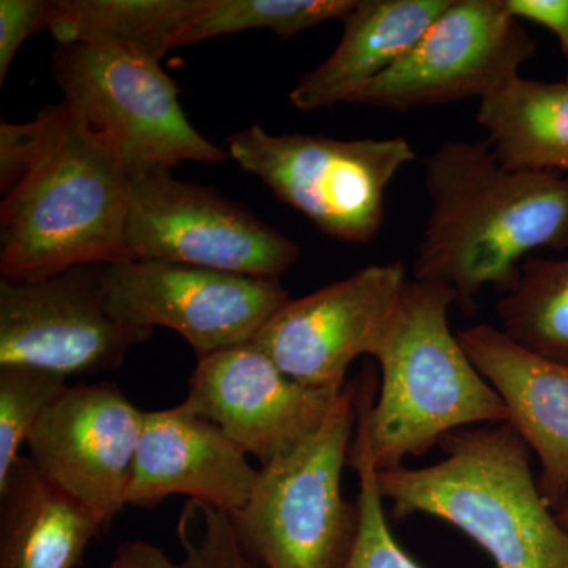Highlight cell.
Masks as SVG:
<instances>
[{"label":"cell","instance_id":"4316f807","mask_svg":"<svg viewBox=\"0 0 568 568\" xmlns=\"http://www.w3.org/2000/svg\"><path fill=\"white\" fill-rule=\"evenodd\" d=\"M48 0H2L0 2V82L22 43L33 33L47 31Z\"/></svg>","mask_w":568,"mask_h":568},{"label":"cell","instance_id":"6da1fadb","mask_svg":"<svg viewBox=\"0 0 568 568\" xmlns=\"http://www.w3.org/2000/svg\"><path fill=\"white\" fill-rule=\"evenodd\" d=\"M432 213L414 280L457 294L466 315L487 286L500 294L532 252L568 248V175L511 171L488 141H447L425 160Z\"/></svg>","mask_w":568,"mask_h":568},{"label":"cell","instance_id":"e0dca14e","mask_svg":"<svg viewBox=\"0 0 568 568\" xmlns=\"http://www.w3.org/2000/svg\"><path fill=\"white\" fill-rule=\"evenodd\" d=\"M450 0H357L343 20L334 52L308 71L290 93L304 112L324 110L351 99L398 62Z\"/></svg>","mask_w":568,"mask_h":568},{"label":"cell","instance_id":"277c9868","mask_svg":"<svg viewBox=\"0 0 568 568\" xmlns=\"http://www.w3.org/2000/svg\"><path fill=\"white\" fill-rule=\"evenodd\" d=\"M130 192L122 164L71 118L43 162L3 196L2 278H44L130 260Z\"/></svg>","mask_w":568,"mask_h":568},{"label":"cell","instance_id":"9c48e42d","mask_svg":"<svg viewBox=\"0 0 568 568\" xmlns=\"http://www.w3.org/2000/svg\"><path fill=\"white\" fill-rule=\"evenodd\" d=\"M536 51L504 0H450L398 62L347 103L403 112L481 100L518 77Z\"/></svg>","mask_w":568,"mask_h":568},{"label":"cell","instance_id":"ffe728a7","mask_svg":"<svg viewBox=\"0 0 568 568\" xmlns=\"http://www.w3.org/2000/svg\"><path fill=\"white\" fill-rule=\"evenodd\" d=\"M204 0H52L47 31L59 44H97L160 62L185 47Z\"/></svg>","mask_w":568,"mask_h":568},{"label":"cell","instance_id":"52a82bcc","mask_svg":"<svg viewBox=\"0 0 568 568\" xmlns=\"http://www.w3.org/2000/svg\"><path fill=\"white\" fill-rule=\"evenodd\" d=\"M242 170L261 179L282 203L321 233L368 244L386 219L388 185L417 153L405 138L342 141L323 134L265 132L253 123L226 140Z\"/></svg>","mask_w":568,"mask_h":568},{"label":"cell","instance_id":"484cf974","mask_svg":"<svg viewBox=\"0 0 568 568\" xmlns=\"http://www.w3.org/2000/svg\"><path fill=\"white\" fill-rule=\"evenodd\" d=\"M71 122L65 104L48 106L28 123L0 122V190L13 192L51 152Z\"/></svg>","mask_w":568,"mask_h":568},{"label":"cell","instance_id":"9a60e30c","mask_svg":"<svg viewBox=\"0 0 568 568\" xmlns=\"http://www.w3.org/2000/svg\"><path fill=\"white\" fill-rule=\"evenodd\" d=\"M256 478L257 469L219 426L178 405L145 413L129 504L149 507L185 495L234 515Z\"/></svg>","mask_w":568,"mask_h":568},{"label":"cell","instance_id":"5bb4252c","mask_svg":"<svg viewBox=\"0 0 568 568\" xmlns=\"http://www.w3.org/2000/svg\"><path fill=\"white\" fill-rule=\"evenodd\" d=\"M144 417L114 383L67 387L29 437V457L108 528L129 506Z\"/></svg>","mask_w":568,"mask_h":568},{"label":"cell","instance_id":"2e32d148","mask_svg":"<svg viewBox=\"0 0 568 568\" xmlns=\"http://www.w3.org/2000/svg\"><path fill=\"white\" fill-rule=\"evenodd\" d=\"M457 336L503 398L508 424L537 455L538 488L559 510L568 500V364L526 349L495 325H473Z\"/></svg>","mask_w":568,"mask_h":568},{"label":"cell","instance_id":"44dd1931","mask_svg":"<svg viewBox=\"0 0 568 568\" xmlns=\"http://www.w3.org/2000/svg\"><path fill=\"white\" fill-rule=\"evenodd\" d=\"M496 316L518 345L568 364V257H528L497 301Z\"/></svg>","mask_w":568,"mask_h":568},{"label":"cell","instance_id":"7c38bea8","mask_svg":"<svg viewBox=\"0 0 568 568\" xmlns=\"http://www.w3.org/2000/svg\"><path fill=\"white\" fill-rule=\"evenodd\" d=\"M407 282L402 261L368 265L315 293L287 298L252 343L304 386L345 387L347 368L372 355Z\"/></svg>","mask_w":568,"mask_h":568},{"label":"cell","instance_id":"cb8c5ba5","mask_svg":"<svg viewBox=\"0 0 568 568\" xmlns=\"http://www.w3.org/2000/svg\"><path fill=\"white\" fill-rule=\"evenodd\" d=\"M67 387V377L47 369L0 366V481L9 476L22 446H28L41 417Z\"/></svg>","mask_w":568,"mask_h":568},{"label":"cell","instance_id":"30bf717a","mask_svg":"<svg viewBox=\"0 0 568 568\" xmlns=\"http://www.w3.org/2000/svg\"><path fill=\"white\" fill-rule=\"evenodd\" d=\"M108 312L138 327H166L197 357L250 343L290 297L280 280L125 260L100 265Z\"/></svg>","mask_w":568,"mask_h":568},{"label":"cell","instance_id":"7402d4cb","mask_svg":"<svg viewBox=\"0 0 568 568\" xmlns=\"http://www.w3.org/2000/svg\"><path fill=\"white\" fill-rule=\"evenodd\" d=\"M355 3L357 0H204L186 33L185 47L252 29H271L290 39L323 22L345 20Z\"/></svg>","mask_w":568,"mask_h":568},{"label":"cell","instance_id":"7a4b0ae2","mask_svg":"<svg viewBox=\"0 0 568 568\" xmlns=\"http://www.w3.org/2000/svg\"><path fill=\"white\" fill-rule=\"evenodd\" d=\"M455 302L444 284L407 282L369 355L379 364V394L372 365L355 377L377 470L428 454L457 429L508 422L503 398L452 334Z\"/></svg>","mask_w":568,"mask_h":568},{"label":"cell","instance_id":"f546056e","mask_svg":"<svg viewBox=\"0 0 568 568\" xmlns=\"http://www.w3.org/2000/svg\"><path fill=\"white\" fill-rule=\"evenodd\" d=\"M555 514L560 525L568 529V500L566 504H564L562 507L559 508V510H556Z\"/></svg>","mask_w":568,"mask_h":568},{"label":"cell","instance_id":"d6986e66","mask_svg":"<svg viewBox=\"0 0 568 568\" xmlns=\"http://www.w3.org/2000/svg\"><path fill=\"white\" fill-rule=\"evenodd\" d=\"M477 123L507 170L568 175V80L518 74L480 100Z\"/></svg>","mask_w":568,"mask_h":568},{"label":"cell","instance_id":"4fadbf2b","mask_svg":"<svg viewBox=\"0 0 568 568\" xmlns=\"http://www.w3.org/2000/svg\"><path fill=\"white\" fill-rule=\"evenodd\" d=\"M342 388L308 387L291 379L250 342L197 357L181 405L219 426L265 466L323 425Z\"/></svg>","mask_w":568,"mask_h":568},{"label":"cell","instance_id":"d4e9b609","mask_svg":"<svg viewBox=\"0 0 568 568\" xmlns=\"http://www.w3.org/2000/svg\"><path fill=\"white\" fill-rule=\"evenodd\" d=\"M179 568H264L242 547L226 511L189 499L178 523Z\"/></svg>","mask_w":568,"mask_h":568},{"label":"cell","instance_id":"ba28073f","mask_svg":"<svg viewBox=\"0 0 568 568\" xmlns=\"http://www.w3.org/2000/svg\"><path fill=\"white\" fill-rule=\"evenodd\" d=\"M125 239L130 260L256 278L280 280L301 256V246L244 205L170 171L132 181Z\"/></svg>","mask_w":568,"mask_h":568},{"label":"cell","instance_id":"8fae6325","mask_svg":"<svg viewBox=\"0 0 568 568\" xmlns=\"http://www.w3.org/2000/svg\"><path fill=\"white\" fill-rule=\"evenodd\" d=\"M152 335L108 312L100 265L0 282V366H36L67 379L100 375Z\"/></svg>","mask_w":568,"mask_h":568},{"label":"cell","instance_id":"f1b7e54d","mask_svg":"<svg viewBox=\"0 0 568 568\" xmlns=\"http://www.w3.org/2000/svg\"><path fill=\"white\" fill-rule=\"evenodd\" d=\"M110 568H179V562L151 541L126 540L115 549Z\"/></svg>","mask_w":568,"mask_h":568},{"label":"cell","instance_id":"603a6c76","mask_svg":"<svg viewBox=\"0 0 568 568\" xmlns=\"http://www.w3.org/2000/svg\"><path fill=\"white\" fill-rule=\"evenodd\" d=\"M347 465L358 476V529L343 568H424L410 558L388 528L386 499L377 484L365 418L357 407V426Z\"/></svg>","mask_w":568,"mask_h":568},{"label":"cell","instance_id":"ac0fdd59","mask_svg":"<svg viewBox=\"0 0 568 568\" xmlns=\"http://www.w3.org/2000/svg\"><path fill=\"white\" fill-rule=\"evenodd\" d=\"M106 528L21 455L0 481V568H74Z\"/></svg>","mask_w":568,"mask_h":568},{"label":"cell","instance_id":"3957f363","mask_svg":"<svg viewBox=\"0 0 568 568\" xmlns=\"http://www.w3.org/2000/svg\"><path fill=\"white\" fill-rule=\"evenodd\" d=\"M436 465L377 470L392 518L428 515L462 530L495 568H568V529L538 488L514 426H467L439 443Z\"/></svg>","mask_w":568,"mask_h":568},{"label":"cell","instance_id":"83f0119b","mask_svg":"<svg viewBox=\"0 0 568 568\" xmlns=\"http://www.w3.org/2000/svg\"><path fill=\"white\" fill-rule=\"evenodd\" d=\"M508 13L517 20L541 26L559 41L568 59V0H504Z\"/></svg>","mask_w":568,"mask_h":568},{"label":"cell","instance_id":"5b68a950","mask_svg":"<svg viewBox=\"0 0 568 568\" xmlns=\"http://www.w3.org/2000/svg\"><path fill=\"white\" fill-rule=\"evenodd\" d=\"M357 426V379L323 425L257 470L252 495L230 515L242 547L264 568H343L358 529L357 503L342 491Z\"/></svg>","mask_w":568,"mask_h":568},{"label":"cell","instance_id":"8992f818","mask_svg":"<svg viewBox=\"0 0 568 568\" xmlns=\"http://www.w3.org/2000/svg\"><path fill=\"white\" fill-rule=\"evenodd\" d=\"M52 74L71 118L132 181L171 173L179 163H219L230 156L194 130L179 103L178 85L160 62L97 44H58Z\"/></svg>","mask_w":568,"mask_h":568}]
</instances>
